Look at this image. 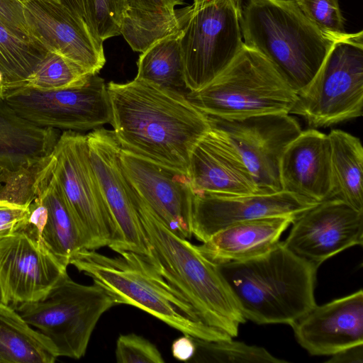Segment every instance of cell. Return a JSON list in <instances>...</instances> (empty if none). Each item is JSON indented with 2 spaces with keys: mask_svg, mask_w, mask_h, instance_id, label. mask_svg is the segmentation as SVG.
Instances as JSON below:
<instances>
[{
  "mask_svg": "<svg viewBox=\"0 0 363 363\" xmlns=\"http://www.w3.org/2000/svg\"><path fill=\"white\" fill-rule=\"evenodd\" d=\"M118 363H163L157 347L142 336L134 333L121 335L116 341Z\"/></svg>",
  "mask_w": 363,
  "mask_h": 363,
  "instance_id": "34",
  "label": "cell"
},
{
  "mask_svg": "<svg viewBox=\"0 0 363 363\" xmlns=\"http://www.w3.org/2000/svg\"><path fill=\"white\" fill-rule=\"evenodd\" d=\"M214 362L223 363H286L279 359L266 349L255 345H249L233 338L216 342H196Z\"/></svg>",
  "mask_w": 363,
  "mask_h": 363,
  "instance_id": "31",
  "label": "cell"
},
{
  "mask_svg": "<svg viewBox=\"0 0 363 363\" xmlns=\"http://www.w3.org/2000/svg\"><path fill=\"white\" fill-rule=\"evenodd\" d=\"M106 85L121 148L187 174L193 149L211 128L209 116L186 95L137 78Z\"/></svg>",
  "mask_w": 363,
  "mask_h": 363,
  "instance_id": "1",
  "label": "cell"
},
{
  "mask_svg": "<svg viewBox=\"0 0 363 363\" xmlns=\"http://www.w3.org/2000/svg\"><path fill=\"white\" fill-rule=\"evenodd\" d=\"M47 52L35 40L21 37L0 24V73L7 91L24 86Z\"/></svg>",
  "mask_w": 363,
  "mask_h": 363,
  "instance_id": "29",
  "label": "cell"
},
{
  "mask_svg": "<svg viewBox=\"0 0 363 363\" xmlns=\"http://www.w3.org/2000/svg\"><path fill=\"white\" fill-rule=\"evenodd\" d=\"M291 327L298 344L312 355H332L363 343V291L316 305Z\"/></svg>",
  "mask_w": 363,
  "mask_h": 363,
  "instance_id": "19",
  "label": "cell"
},
{
  "mask_svg": "<svg viewBox=\"0 0 363 363\" xmlns=\"http://www.w3.org/2000/svg\"><path fill=\"white\" fill-rule=\"evenodd\" d=\"M109 257L84 249L70 261L77 270L104 289L117 304H128L155 316L195 342L231 339L205 325L190 303L171 286L146 256L123 251Z\"/></svg>",
  "mask_w": 363,
  "mask_h": 363,
  "instance_id": "4",
  "label": "cell"
},
{
  "mask_svg": "<svg viewBox=\"0 0 363 363\" xmlns=\"http://www.w3.org/2000/svg\"><path fill=\"white\" fill-rule=\"evenodd\" d=\"M283 244L317 269L328 259L363 243V211L329 198L300 214Z\"/></svg>",
  "mask_w": 363,
  "mask_h": 363,
  "instance_id": "14",
  "label": "cell"
},
{
  "mask_svg": "<svg viewBox=\"0 0 363 363\" xmlns=\"http://www.w3.org/2000/svg\"><path fill=\"white\" fill-rule=\"evenodd\" d=\"M7 171L0 167V184L4 182Z\"/></svg>",
  "mask_w": 363,
  "mask_h": 363,
  "instance_id": "41",
  "label": "cell"
},
{
  "mask_svg": "<svg viewBox=\"0 0 363 363\" xmlns=\"http://www.w3.org/2000/svg\"><path fill=\"white\" fill-rule=\"evenodd\" d=\"M135 78L186 95L187 89L180 45V26L141 52Z\"/></svg>",
  "mask_w": 363,
  "mask_h": 363,
  "instance_id": "28",
  "label": "cell"
},
{
  "mask_svg": "<svg viewBox=\"0 0 363 363\" xmlns=\"http://www.w3.org/2000/svg\"><path fill=\"white\" fill-rule=\"evenodd\" d=\"M305 16L325 35L336 40L346 32L339 0H295Z\"/></svg>",
  "mask_w": 363,
  "mask_h": 363,
  "instance_id": "32",
  "label": "cell"
},
{
  "mask_svg": "<svg viewBox=\"0 0 363 363\" xmlns=\"http://www.w3.org/2000/svg\"><path fill=\"white\" fill-rule=\"evenodd\" d=\"M92 74L72 60L48 52L27 79L24 86L40 91L63 89L84 84Z\"/></svg>",
  "mask_w": 363,
  "mask_h": 363,
  "instance_id": "30",
  "label": "cell"
},
{
  "mask_svg": "<svg viewBox=\"0 0 363 363\" xmlns=\"http://www.w3.org/2000/svg\"><path fill=\"white\" fill-rule=\"evenodd\" d=\"M57 357L48 337L0 302V363H53Z\"/></svg>",
  "mask_w": 363,
  "mask_h": 363,
  "instance_id": "26",
  "label": "cell"
},
{
  "mask_svg": "<svg viewBox=\"0 0 363 363\" xmlns=\"http://www.w3.org/2000/svg\"><path fill=\"white\" fill-rule=\"evenodd\" d=\"M363 32L334 40L315 76L296 93L289 114L313 128L328 127L362 116Z\"/></svg>",
  "mask_w": 363,
  "mask_h": 363,
  "instance_id": "8",
  "label": "cell"
},
{
  "mask_svg": "<svg viewBox=\"0 0 363 363\" xmlns=\"http://www.w3.org/2000/svg\"><path fill=\"white\" fill-rule=\"evenodd\" d=\"M28 214V207L0 201V239L22 228Z\"/></svg>",
  "mask_w": 363,
  "mask_h": 363,
  "instance_id": "36",
  "label": "cell"
},
{
  "mask_svg": "<svg viewBox=\"0 0 363 363\" xmlns=\"http://www.w3.org/2000/svg\"><path fill=\"white\" fill-rule=\"evenodd\" d=\"M240 24L243 43L262 55L296 94L315 76L335 40L295 0H246Z\"/></svg>",
  "mask_w": 363,
  "mask_h": 363,
  "instance_id": "5",
  "label": "cell"
},
{
  "mask_svg": "<svg viewBox=\"0 0 363 363\" xmlns=\"http://www.w3.org/2000/svg\"><path fill=\"white\" fill-rule=\"evenodd\" d=\"M317 203L283 190L242 195L194 194L192 235L203 242L230 225L269 216L296 218Z\"/></svg>",
  "mask_w": 363,
  "mask_h": 363,
  "instance_id": "18",
  "label": "cell"
},
{
  "mask_svg": "<svg viewBox=\"0 0 363 363\" xmlns=\"http://www.w3.org/2000/svg\"><path fill=\"white\" fill-rule=\"evenodd\" d=\"M90 161L104 198L116 223L120 247L147 257L146 237L135 196L121 167V147L113 130L99 128L86 135Z\"/></svg>",
  "mask_w": 363,
  "mask_h": 363,
  "instance_id": "17",
  "label": "cell"
},
{
  "mask_svg": "<svg viewBox=\"0 0 363 363\" xmlns=\"http://www.w3.org/2000/svg\"><path fill=\"white\" fill-rule=\"evenodd\" d=\"M134 194L147 240L148 261L185 298L205 325L232 338L237 337L246 319L218 266L196 245L169 229Z\"/></svg>",
  "mask_w": 363,
  "mask_h": 363,
  "instance_id": "2",
  "label": "cell"
},
{
  "mask_svg": "<svg viewBox=\"0 0 363 363\" xmlns=\"http://www.w3.org/2000/svg\"><path fill=\"white\" fill-rule=\"evenodd\" d=\"M23 10L30 38L48 52L67 57L92 75L104 67V42L60 0H26Z\"/></svg>",
  "mask_w": 363,
  "mask_h": 363,
  "instance_id": "16",
  "label": "cell"
},
{
  "mask_svg": "<svg viewBox=\"0 0 363 363\" xmlns=\"http://www.w3.org/2000/svg\"><path fill=\"white\" fill-rule=\"evenodd\" d=\"M6 86L4 79L0 73V98H3L6 92Z\"/></svg>",
  "mask_w": 363,
  "mask_h": 363,
  "instance_id": "40",
  "label": "cell"
},
{
  "mask_svg": "<svg viewBox=\"0 0 363 363\" xmlns=\"http://www.w3.org/2000/svg\"><path fill=\"white\" fill-rule=\"evenodd\" d=\"M209 118L211 126L220 130L238 152L261 193L282 191L281 157L302 131L294 118L278 113L236 119Z\"/></svg>",
  "mask_w": 363,
  "mask_h": 363,
  "instance_id": "12",
  "label": "cell"
},
{
  "mask_svg": "<svg viewBox=\"0 0 363 363\" xmlns=\"http://www.w3.org/2000/svg\"><path fill=\"white\" fill-rule=\"evenodd\" d=\"M52 155V175L84 235L86 249L107 246L117 252L118 230L90 161L86 135L65 130Z\"/></svg>",
  "mask_w": 363,
  "mask_h": 363,
  "instance_id": "10",
  "label": "cell"
},
{
  "mask_svg": "<svg viewBox=\"0 0 363 363\" xmlns=\"http://www.w3.org/2000/svg\"><path fill=\"white\" fill-rule=\"evenodd\" d=\"M52 155L37 184V196L48 211L40 240L67 267L86 242L52 175Z\"/></svg>",
  "mask_w": 363,
  "mask_h": 363,
  "instance_id": "24",
  "label": "cell"
},
{
  "mask_svg": "<svg viewBox=\"0 0 363 363\" xmlns=\"http://www.w3.org/2000/svg\"><path fill=\"white\" fill-rule=\"evenodd\" d=\"M116 304L99 285L77 283L67 273L42 299L13 308L49 338L58 357L78 359L101 315Z\"/></svg>",
  "mask_w": 363,
  "mask_h": 363,
  "instance_id": "9",
  "label": "cell"
},
{
  "mask_svg": "<svg viewBox=\"0 0 363 363\" xmlns=\"http://www.w3.org/2000/svg\"><path fill=\"white\" fill-rule=\"evenodd\" d=\"M0 302H3V297H2V293H1V287H0Z\"/></svg>",
  "mask_w": 363,
  "mask_h": 363,
  "instance_id": "42",
  "label": "cell"
},
{
  "mask_svg": "<svg viewBox=\"0 0 363 363\" xmlns=\"http://www.w3.org/2000/svg\"><path fill=\"white\" fill-rule=\"evenodd\" d=\"M243 0H193L179 9L180 45L189 92L217 77L243 46Z\"/></svg>",
  "mask_w": 363,
  "mask_h": 363,
  "instance_id": "7",
  "label": "cell"
},
{
  "mask_svg": "<svg viewBox=\"0 0 363 363\" xmlns=\"http://www.w3.org/2000/svg\"><path fill=\"white\" fill-rule=\"evenodd\" d=\"M89 26L101 40L120 35L121 0H89Z\"/></svg>",
  "mask_w": 363,
  "mask_h": 363,
  "instance_id": "33",
  "label": "cell"
},
{
  "mask_svg": "<svg viewBox=\"0 0 363 363\" xmlns=\"http://www.w3.org/2000/svg\"><path fill=\"white\" fill-rule=\"evenodd\" d=\"M187 174L194 194L260 192L238 152L226 136L213 126L193 149Z\"/></svg>",
  "mask_w": 363,
  "mask_h": 363,
  "instance_id": "20",
  "label": "cell"
},
{
  "mask_svg": "<svg viewBox=\"0 0 363 363\" xmlns=\"http://www.w3.org/2000/svg\"><path fill=\"white\" fill-rule=\"evenodd\" d=\"M330 144L332 192L340 199L363 211V149L359 138L342 130L328 134Z\"/></svg>",
  "mask_w": 363,
  "mask_h": 363,
  "instance_id": "27",
  "label": "cell"
},
{
  "mask_svg": "<svg viewBox=\"0 0 363 363\" xmlns=\"http://www.w3.org/2000/svg\"><path fill=\"white\" fill-rule=\"evenodd\" d=\"M196 350L195 341L186 335L176 339L172 345V356L179 361L189 360L194 356Z\"/></svg>",
  "mask_w": 363,
  "mask_h": 363,
  "instance_id": "37",
  "label": "cell"
},
{
  "mask_svg": "<svg viewBox=\"0 0 363 363\" xmlns=\"http://www.w3.org/2000/svg\"><path fill=\"white\" fill-rule=\"evenodd\" d=\"M281 190L319 203L332 192L330 144L328 134L302 130L284 150L279 164Z\"/></svg>",
  "mask_w": 363,
  "mask_h": 363,
  "instance_id": "21",
  "label": "cell"
},
{
  "mask_svg": "<svg viewBox=\"0 0 363 363\" xmlns=\"http://www.w3.org/2000/svg\"><path fill=\"white\" fill-rule=\"evenodd\" d=\"M0 24L21 37L32 39L26 26L22 0H0Z\"/></svg>",
  "mask_w": 363,
  "mask_h": 363,
  "instance_id": "35",
  "label": "cell"
},
{
  "mask_svg": "<svg viewBox=\"0 0 363 363\" xmlns=\"http://www.w3.org/2000/svg\"><path fill=\"white\" fill-rule=\"evenodd\" d=\"M57 129L37 125L0 98V167L14 172L49 157L60 137Z\"/></svg>",
  "mask_w": 363,
  "mask_h": 363,
  "instance_id": "23",
  "label": "cell"
},
{
  "mask_svg": "<svg viewBox=\"0 0 363 363\" xmlns=\"http://www.w3.org/2000/svg\"><path fill=\"white\" fill-rule=\"evenodd\" d=\"M60 1L89 26V0H60Z\"/></svg>",
  "mask_w": 363,
  "mask_h": 363,
  "instance_id": "39",
  "label": "cell"
},
{
  "mask_svg": "<svg viewBox=\"0 0 363 363\" xmlns=\"http://www.w3.org/2000/svg\"><path fill=\"white\" fill-rule=\"evenodd\" d=\"M218 266L246 320L291 326L316 306L318 269L282 242L260 256Z\"/></svg>",
  "mask_w": 363,
  "mask_h": 363,
  "instance_id": "3",
  "label": "cell"
},
{
  "mask_svg": "<svg viewBox=\"0 0 363 363\" xmlns=\"http://www.w3.org/2000/svg\"><path fill=\"white\" fill-rule=\"evenodd\" d=\"M24 226L0 239V287L3 303L11 307L42 299L67 273V267Z\"/></svg>",
  "mask_w": 363,
  "mask_h": 363,
  "instance_id": "13",
  "label": "cell"
},
{
  "mask_svg": "<svg viewBox=\"0 0 363 363\" xmlns=\"http://www.w3.org/2000/svg\"><path fill=\"white\" fill-rule=\"evenodd\" d=\"M6 102L21 117L42 127L87 130L111 123L107 85L97 74L84 84L58 90L23 86L8 90Z\"/></svg>",
  "mask_w": 363,
  "mask_h": 363,
  "instance_id": "11",
  "label": "cell"
},
{
  "mask_svg": "<svg viewBox=\"0 0 363 363\" xmlns=\"http://www.w3.org/2000/svg\"><path fill=\"white\" fill-rule=\"evenodd\" d=\"M120 160L141 200L169 229L190 239L194 193L188 175L122 148Z\"/></svg>",
  "mask_w": 363,
  "mask_h": 363,
  "instance_id": "15",
  "label": "cell"
},
{
  "mask_svg": "<svg viewBox=\"0 0 363 363\" xmlns=\"http://www.w3.org/2000/svg\"><path fill=\"white\" fill-rule=\"evenodd\" d=\"M184 0H121L120 35L131 49L142 52L155 42L176 32Z\"/></svg>",
  "mask_w": 363,
  "mask_h": 363,
  "instance_id": "25",
  "label": "cell"
},
{
  "mask_svg": "<svg viewBox=\"0 0 363 363\" xmlns=\"http://www.w3.org/2000/svg\"><path fill=\"white\" fill-rule=\"evenodd\" d=\"M187 98L209 116L236 119L289 113L296 94L262 55L243 44L225 69Z\"/></svg>",
  "mask_w": 363,
  "mask_h": 363,
  "instance_id": "6",
  "label": "cell"
},
{
  "mask_svg": "<svg viewBox=\"0 0 363 363\" xmlns=\"http://www.w3.org/2000/svg\"><path fill=\"white\" fill-rule=\"evenodd\" d=\"M292 216H269L230 225L213 234L198 250L217 265L247 260L271 250L284 231L294 222Z\"/></svg>",
  "mask_w": 363,
  "mask_h": 363,
  "instance_id": "22",
  "label": "cell"
},
{
  "mask_svg": "<svg viewBox=\"0 0 363 363\" xmlns=\"http://www.w3.org/2000/svg\"><path fill=\"white\" fill-rule=\"evenodd\" d=\"M331 356L328 363H362L363 343L346 347Z\"/></svg>",
  "mask_w": 363,
  "mask_h": 363,
  "instance_id": "38",
  "label": "cell"
}]
</instances>
